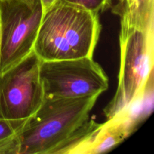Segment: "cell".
<instances>
[{
  "label": "cell",
  "instance_id": "7a4b0ae2",
  "mask_svg": "<svg viewBox=\"0 0 154 154\" xmlns=\"http://www.w3.org/2000/svg\"><path fill=\"white\" fill-rule=\"evenodd\" d=\"M101 30L99 14L57 0L44 13L33 51L42 61L93 57Z\"/></svg>",
  "mask_w": 154,
  "mask_h": 154
},
{
  "label": "cell",
  "instance_id": "52a82bcc",
  "mask_svg": "<svg viewBox=\"0 0 154 154\" xmlns=\"http://www.w3.org/2000/svg\"><path fill=\"white\" fill-rule=\"evenodd\" d=\"M141 105H132L103 123L96 122L71 154H99L112 150L130 136L142 120Z\"/></svg>",
  "mask_w": 154,
  "mask_h": 154
},
{
  "label": "cell",
  "instance_id": "6da1fadb",
  "mask_svg": "<svg viewBox=\"0 0 154 154\" xmlns=\"http://www.w3.org/2000/svg\"><path fill=\"white\" fill-rule=\"evenodd\" d=\"M99 96L45 97L18 134L17 154H70L96 123L90 114Z\"/></svg>",
  "mask_w": 154,
  "mask_h": 154
},
{
  "label": "cell",
  "instance_id": "3957f363",
  "mask_svg": "<svg viewBox=\"0 0 154 154\" xmlns=\"http://www.w3.org/2000/svg\"><path fill=\"white\" fill-rule=\"evenodd\" d=\"M153 29L144 31L120 22V67L117 90L104 108L108 119L147 96L153 70Z\"/></svg>",
  "mask_w": 154,
  "mask_h": 154
},
{
  "label": "cell",
  "instance_id": "277c9868",
  "mask_svg": "<svg viewBox=\"0 0 154 154\" xmlns=\"http://www.w3.org/2000/svg\"><path fill=\"white\" fill-rule=\"evenodd\" d=\"M44 13L42 0H0V73L32 52Z\"/></svg>",
  "mask_w": 154,
  "mask_h": 154
},
{
  "label": "cell",
  "instance_id": "30bf717a",
  "mask_svg": "<svg viewBox=\"0 0 154 154\" xmlns=\"http://www.w3.org/2000/svg\"><path fill=\"white\" fill-rule=\"evenodd\" d=\"M58 1L65 2L75 5L81 6L84 8L98 14L110 8L112 4V0H58Z\"/></svg>",
  "mask_w": 154,
  "mask_h": 154
},
{
  "label": "cell",
  "instance_id": "8fae6325",
  "mask_svg": "<svg viewBox=\"0 0 154 154\" xmlns=\"http://www.w3.org/2000/svg\"><path fill=\"white\" fill-rule=\"evenodd\" d=\"M56 1H57V0H42V5H43L45 11L46 10H48L51 6H52L55 3Z\"/></svg>",
  "mask_w": 154,
  "mask_h": 154
},
{
  "label": "cell",
  "instance_id": "9c48e42d",
  "mask_svg": "<svg viewBox=\"0 0 154 154\" xmlns=\"http://www.w3.org/2000/svg\"><path fill=\"white\" fill-rule=\"evenodd\" d=\"M26 120L0 117V154H17V135Z\"/></svg>",
  "mask_w": 154,
  "mask_h": 154
},
{
  "label": "cell",
  "instance_id": "8992f818",
  "mask_svg": "<svg viewBox=\"0 0 154 154\" xmlns=\"http://www.w3.org/2000/svg\"><path fill=\"white\" fill-rule=\"evenodd\" d=\"M42 60L34 51L0 73V117L26 120L45 99L40 77Z\"/></svg>",
  "mask_w": 154,
  "mask_h": 154
},
{
  "label": "cell",
  "instance_id": "5b68a950",
  "mask_svg": "<svg viewBox=\"0 0 154 154\" xmlns=\"http://www.w3.org/2000/svg\"><path fill=\"white\" fill-rule=\"evenodd\" d=\"M40 77L45 97L54 99L100 96L109 85L108 76L93 57L42 60Z\"/></svg>",
  "mask_w": 154,
  "mask_h": 154
},
{
  "label": "cell",
  "instance_id": "ba28073f",
  "mask_svg": "<svg viewBox=\"0 0 154 154\" xmlns=\"http://www.w3.org/2000/svg\"><path fill=\"white\" fill-rule=\"evenodd\" d=\"M112 11L120 22L144 31L153 29L154 0H120Z\"/></svg>",
  "mask_w": 154,
  "mask_h": 154
}]
</instances>
